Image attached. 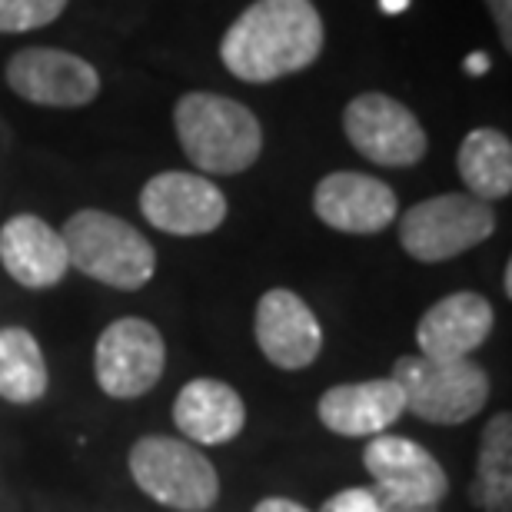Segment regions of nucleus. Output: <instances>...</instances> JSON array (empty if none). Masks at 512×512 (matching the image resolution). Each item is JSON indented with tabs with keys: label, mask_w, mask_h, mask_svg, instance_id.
Segmentation results:
<instances>
[{
	"label": "nucleus",
	"mask_w": 512,
	"mask_h": 512,
	"mask_svg": "<svg viewBox=\"0 0 512 512\" xmlns=\"http://www.w3.org/2000/svg\"><path fill=\"white\" fill-rule=\"evenodd\" d=\"M323 50L313 0H256L223 34V67L247 84H270L306 70Z\"/></svg>",
	"instance_id": "f257e3e1"
},
{
	"label": "nucleus",
	"mask_w": 512,
	"mask_h": 512,
	"mask_svg": "<svg viewBox=\"0 0 512 512\" xmlns=\"http://www.w3.org/2000/svg\"><path fill=\"white\" fill-rule=\"evenodd\" d=\"M173 127H177L180 147L193 167L203 173H233L250 170L260 160L263 130L250 107L240 100L220 94H187L173 107Z\"/></svg>",
	"instance_id": "f03ea898"
},
{
	"label": "nucleus",
	"mask_w": 512,
	"mask_h": 512,
	"mask_svg": "<svg viewBox=\"0 0 512 512\" xmlns=\"http://www.w3.org/2000/svg\"><path fill=\"white\" fill-rule=\"evenodd\" d=\"M67 260L90 280H100L114 290H140L157 270L153 243L127 220L104 210H77L60 230Z\"/></svg>",
	"instance_id": "7ed1b4c3"
},
{
	"label": "nucleus",
	"mask_w": 512,
	"mask_h": 512,
	"mask_svg": "<svg viewBox=\"0 0 512 512\" xmlns=\"http://www.w3.org/2000/svg\"><path fill=\"white\" fill-rule=\"evenodd\" d=\"M403 406L413 416L436 426H459L473 419L489 399V373L476 360H429V356H399L389 376Z\"/></svg>",
	"instance_id": "20e7f679"
},
{
	"label": "nucleus",
	"mask_w": 512,
	"mask_h": 512,
	"mask_svg": "<svg viewBox=\"0 0 512 512\" xmlns=\"http://www.w3.org/2000/svg\"><path fill=\"white\" fill-rule=\"evenodd\" d=\"M130 476L177 512H203L220 499V476L200 449L173 436H143L130 449Z\"/></svg>",
	"instance_id": "39448f33"
},
{
	"label": "nucleus",
	"mask_w": 512,
	"mask_h": 512,
	"mask_svg": "<svg viewBox=\"0 0 512 512\" xmlns=\"http://www.w3.org/2000/svg\"><path fill=\"white\" fill-rule=\"evenodd\" d=\"M496 213L469 193H439L399 220V243L419 263H443L493 237Z\"/></svg>",
	"instance_id": "423d86ee"
},
{
	"label": "nucleus",
	"mask_w": 512,
	"mask_h": 512,
	"mask_svg": "<svg viewBox=\"0 0 512 512\" xmlns=\"http://www.w3.org/2000/svg\"><path fill=\"white\" fill-rule=\"evenodd\" d=\"M167 366V346L160 330L140 316L114 320L100 333L94 350V373L107 396L137 399L160 383Z\"/></svg>",
	"instance_id": "0eeeda50"
},
{
	"label": "nucleus",
	"mask_w": 512,
	"mask_h": 512,
	"mask_svg": "<svg viewBox=\"0 0 512 512\" xmlns=\"http://www.w3.org/2000/svg\"><path fill=\"white\" fill-rule=\"evenodd\" d=\"M343 130L360 157L380 167H413L426 157V130L416 114L386 94H360L343 110Z\"/></svg>",
	"instance_id": "6e6552de"
},
{
	"label": "nucleus",
	"mask_w": 512,
	"mask_h": 512,
	"mask_svg": "<svg viewBox=\"0 0 512 512\" xmlns=\"http://www.w3.org/2000/svg\"><path fill=\"white\" fill-rule=\"evenodd\" d=\"M140 213L170 237H203L227 220V197L207 177L167 170L140 190Z\"/></svg>",
	"instance_id": "1a4fd4ad"
},
{
	"label": "nucleus",
	"mask_w": 512,
	"mask_h": 512,
	"mask_svg": "<svg viewBox=\"0 0 512 512\" xmlns=\"http://www.w3.org/2000/svg\"><path fill=\"white\" fill-rule=\"evenodd\" d=\"M7 84L37 107H87L100 94L97 70L84 57L54 47L17 50L7 64Z\"/></svg>",
	"instance_id": "9d476101"
},
{
	"label": "nucleus",
	"mask_w": 512,
	"mask_h": 512,
	"mask_svg": "<svg viewBox=\"0 0 512 512\" xmlns=\"http://www.w3.org/2000/svg\"><path fill=\"white\" fill-rule=\"evenodd\" d=\"M256 346L280 370H306L323 350V330L313 310L293 290H270L256 303Z\"/></svg>",
	"instance_id": "9b49d317"
},
{
	"label": "nucleus",
	"mask_w": 512,
	"mask_h": 512,
	"mask_svg": "<svg viewBox=\"0 0 512 512\" xmlns=\"http://www.w3.org/2000/svg\"><path fill=\"white\" fill-rule=\"evenodd\" d=\"M313 213L340 233H380L396 220V193L366 173L340 170L316 183Z\"/></svg>",
	"instance_id": "f8f14e48"
},
{
	"label": "nucleus",
	"mask_w": 512,
	"mask_h": 512,
	"mask_svg": "<svg viewBox=\"0 0 512 512\" xmlns=\"http://www.w3.org/2000/svg\"><path fill=\"white\" fill-rule=\"evenodd\" d=\"M493 323V303L483 293H449L429 306L423 320L416 323L419 356H429V360H469V353H476L489 340Z\"/></svg>",
	"instance_id": "ddd939ff"
},
{
	"label": "nucleus",
	"mask_w": 512,
	"mask_h": 512,
	"mask_svg": "<svg viewBox=\"0 0 512 512\" xmlns=\"http://www.w3.org/2000/svg\"><path fill=\"white\" fill-rule=\"evenodd\" d=\"M363 463L376 486H383L393 496L413 499V503L439 506L449 493L446 469L413 439L386 433L373 436L363 449Z\"/></svg>",
	"instance_id": "4468645a"
},
{
	"label": "nucleus",
	"mask_w": 512,
	"mask_h": 512,
	"mask_svg": "<svg viewBox=\"0 0 512 512\" xmlns=\"http://www.w3.org/2000/svg\"><path fill=\"white\" fill-rule=\"evenodd\" d=\"M0 263L27 290L57 286L70 270L64 237L34 213H17L0 230Z\"/></svg>",
	"instance_id": "2eb2a0df"
},
{
	"label": "nucleus",
	"mask_w": 512,
	"mask_h": 512,
	"mask_svg": "<svg viewBox=\"0 0 512 512\" xmlns=\"http://www.w3.org/2000/svg\"><path fill=\"white\" fill-rule=\"evenodd\" d=\"M320 423L336 436H380L406 413L403 393L389 380H363L326 389L320 396Z\"/></svg>",
	"instance_id": "dca6fc26"
},
{
	"label": "nucleus",
	"mask_w": 512,
	"mask_h": 512,
	"mask_svg": "<svg viewBox=\"0 0 512 512\" xmlns=\"http://www.w3.org/2000/svg\"><path fill=\"white\" fill-rule=\"evenodd\" d=\"M173 423L193 443L223 446L240 436L243 423H247V406H243L240 393L230 383L200 376V380H190L177 393Z\"/></svg>",
	"instance_id": "f3484780"
},
{
	"label": "nucleus",
	"mask_w": 512,
	"mask_h": 512,
	"mask_svg": "<svg viewBox=\"0 0 512 512\" xmlns=\"http://www.w3.org/2000/svg\"><path fill=\"white\" fill-rule=\"evenodd\" d=\"M456 167L469 187V197L493 203L512 193V143L506 133L493 127L469 130L459 143Z\"/></svg>",
	"instance_id": "a211bd4d"
},
{
	"label": "nucleus",
	"mask_w": 512,
	"mask_h": 512,
	"mask_svg": "<svg viewBox=\"0 0 512 512\" xmlns=\"http://www.w3.org/2000/svg\"><path fill=\"white\" fill-rule=\"evenodd\" d=\"M469 503L483 512L512 509V416L499 413L486 423L479 443L476 479L469 486Z\"/></svg>",
	"instance_id": "6ab92c4d"
},
{
	"label": "nucleus",
	"mask_w": 512,
	"mask_h": 512,
	"mask_svg": "<svg viewBox=\"0 0 512 512\" xmlns=\"http://www.w3.org/2000/svg\"><path fill=\"white\" fill-rule=\"evenodd\" d=\"M47 383V363L34 333L24 326H4L0 330V399L30 406L47 393Z\"/></svg>",
	"instance_id": "aec40b11"
},
{
	"label": "nucleus",
	"mask_w": 512,
	"mask_h": 512,
	"mask_svg": "<svg viewBox=\"0 0 512 512\" xmlns=\"http://www.w3.org/2000/svg\"><path fill=\"white\" fill-rule=\"evenodd\" d=\"M67 0H0V34H27L64 14Z\"/></svg>",
	"instance_id": "412c9836"
},
{
	"label": "nucleus",
	"mask_w": 512,
	"mask_h": 512,
	"mask_svg": "<svg viewBox=\"0 0 512 512\" xmlns=\"http://www.w3.org/2000/svg\"><path fill=\"white\" fill-rule=\"evenodd\" d=\"M320 512H380V503H376L370 486H353L326 499Z\"/></svg>",
	"instance_id": "4be33fe9"
},
{
	"label": "nucleus",
	"mask_w": 512,
	"mask_h": 512,
	"mask_svg": "<svg viewBox=\"0 0 512 512\" xmlns=\"http://www.w3.org/2000/svg\"><path fill=\"white\" fill-rule=\"evenodd\" d=\"M376 503H380V512H439V506H426V503H413V499H403V496H393L386 493L383 486H370Z\"/></svg>",
	"instance_id": "5701e85b"
},
{
	"label": "nucleus",
	"mask_w": 512,
	"mask_h": 512,
	"mask_svg": "<svg viewBox=\"0 0 512 512\" xmlns=\"http://www.w3.org/2000/svg\"><path fill=\"white\" fill-rule=\"evenodd\" d=\"M486 4H489V10H493L499 40H503L506 50H512V0H486Z\"/></svg>",
	"instance_id": "b1692460"
},
{
	"label": "nucleus",
	"mask_w": 512,
	"mask_h": 512,
	"mask_svg": "<svg viewBox=\"0 0 512 512\" xmlns=\"http://www.w3.org/2000/svg\"><path fill=\"white\" fill-rule=\"evenodd\" d=\"M253 512H310L306 506L300 503H293V499H283V496H270V499H263V503H256Z\"/></svg>",
	"instance_id": "393cba45"
},
{
	"label": "nucleus",
	"mask_w": 512,
	"mask_h": 512,
	"mask_svg": "<svg viewBox=\"0 0 512 512\" xmlns=\"http://www.w3.org/2000/svg\"><path fill=\"white\" fill-rule=\"evenodd\" d=\"M466 70H469V74H486V70H489V60H486L483 54H473V57L466 60Z\"/></svg>",
	"instance_id": "a878e982"
},
{
	"label": "nucleus",
	"mask_w": 512,
	"mask_h": 512,
	"mask_svg": "<svg viewBox=\"0 0 512 512\" xmlns=\"http://www.w3.org/2000/svg\"><path fill=\"white\" fill-rule=\"evenodd\" d=\"M409 0H383V10L386 14H396V10H406Z\"/></svg>",
	"instance_id": "bb28decb"
},
{
	"label": "nucleus",
	"mask_w": 512,
	"mask_h": 512,
	"mask_svg": "<svg viewBox=\"0 0 512 512\" xmlns=\"http://www.w3.org/2000/svg\"><path fill=\"white\" fill-rule=\"evenodd\" d=\"M503 290H506V296H512V266H506V276H503Z\"/></svg>",
	"instance_id": "cd10ccee"
}]
</instances>
